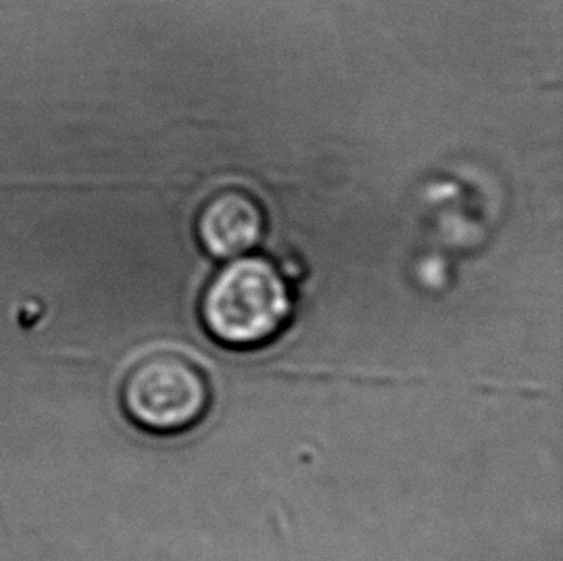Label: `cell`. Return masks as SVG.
<instances>
[{
  "label": "cell",
  "mask_w": 563,
  "mask_h": 561,
  "mask_svg": "<svg viewBox=\"0 0 563 561\" xmlns=\"http://www.w3.org/2000/svg\"><path fill=\"white\" fill-rule=\"evenodd\" d=\"M210 383L192 360L177 352H154L131 365L120 404L131 424L153 435L184 432L205 418Z\"/></svg>",
  "instance_id": "cell-2"
},
{
  "label": "cell",
  "mask_w": 563,
  "mask_h": 561,
  "mask_svg": "<svg viewBox=\"0 0 563 561\" xmlns=\"http://www.w3.org/2000/svg\"><path fill=\"white\" fill-rule=\"evenodd\" d=\"M292 314L289 283L274 262L241 256L213 275L200 300V318L213 341L256 349L275 339Z\"/></svg>",
  "instance_id": "cell-1"
},
{
  "label": "cell",
  "mask_w": 563,
  "mask_h": 561,
  "mask_svg": "<svg viewBox=\"0 0 563 561\" xmlns=\"http://www.w3.org/2000/svg\"><path fill=\"white\" fill-rule=\"evenodd\" d=\"M264 231L266 213L246 190H220L198 212V243L212 258L246 256L262 241Z\"/></svg>",
  "instance_id": "cell-3"
}]
</instances>
